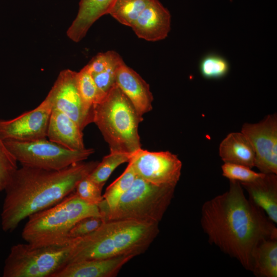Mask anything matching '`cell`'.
Here are the masks:
<instances>
[{
    "instance_id": "1",
    "label": "cell",
    "mask_w": 277,
    "mask_h": 277,
    "mask_svg": "<svg viewBox=\"0 0 277 277\" xmlns=\"http://www.w3.org/2000/svg\"><path fill=\"white\" fill-rule=\"evenodd\" d=\"M200 223L209 243L250 271L256 247L263 240L277 239L275 223L246 198L236 181L229 180L227 191L203 204Z\"/></svg>"
},
{
    "instance_id": "2",
    "label": "cell",
    "mask_w": 277,
    "mask_h": 277,
    "mask_svg": "<svg viewBox=\"0 0 277 277\" xmlns=\"http://www.w3.org/2000/svg\"><path fill=\"white\" fill-rule=\"evenodd\" d=\"M99 162H80L59 170L22 166L6 187L1 214L5 232H11L30 215L50 207L74 192Z\"/></svg>"
},
{
    "instance_id": "3",
    "label": "cell",
    "mask_w": 277,
    "mask_h": 277,
    "mask_svg": "<svg viewBox=\"0 0 277 277\" xmlns=\"http://www.w3.org/2000/svg\"><path fill=\"white\" fill-rule=\"evenodd\" d=\"M159 232L158 224L105 220L94 231L71 241L67 264L124 255L135 257L147 250Z\"/></svg>"
},
{
    "instance_id": "4",
    "label": "cell",
    "mask_w": 277,
    "mask_h": 277,
    "mask_svg": "<svg viewBox=\"0 0 277 277\" xmlns=\"http://www.w3.org/2000/svg\"><path fill=\"white\" fill-rule=\"evenodd\" d=\"M88 216L103 217L98 205L83 200L73 192L53 206L30 215L22 238L34 246L66 244L72 241L68 235L73 226Z\"/></svg>"
},
{
    "instance_id": "5",
    "label": "cell",
    "mask_w": 277,
    "mask_h": 277,
    "mask_svg": "<svg viewBox=\"0 0 277 277\" xmlns=\"http://www.w3.org/2000/svg\"><path fill=\"white\" fill-rule=\"evenodd\" d=\"M143 120L116 84L93 108V122L110 151L132 154L141 149L138 129Z\"/></svg>"
},
{
    "instance_id": "6",
    "label": "cell",
    "mask_w": 277,
    "mask_h": 277,
    "mask_svg": "<svg viewBox=\"0 0 277 277\" xmlns=\"http://www.w3.org/2000/svg\"><path fill=\"white\" fill-rule=\"evenodd\" d=\"M175 189L174 186L156 185L136 177L104 219L159 224L172 201Z\"/></svg>"
},
{
    "instance_id": "7",
    "label": "cell",
    "mask_w": 277,
    "mask_h": 277,
    "mask_svg": "<svg viewBox=\"0 0 277 277\" xmlns=\"http://www.w3.org/2000/svg\"><path fill=\"white\" fill-rule=\"evenodd\" d=\"M71 241L64 245H13L6 258L4 277H52L67 263Z\"/></svg>"
},
{
    "instance_id": "8",
    "label": "cell",
    "mask_w": 277,
    "mask_h": 277,
    "mask_svg": "<svg viewBox=\"0 0 277 277\" xmlns=\"http://www.w3.org/2000/svg\"><path fill=\"white\" fill-rule=\"evenodd\" d=\"M9 151L22 166L59 170L84 161L94 152L92 148L73 150L49 139L30 141L4 140Z\"/></svg>"
},
{
    "instance_id": "9",
    "label": "cell",
    "mask_w": 277,
    "mask_h": 277,
    "mask_svg": "<svg viewBox=\"0 0 277 277\" xmlns=\"http://www.w3.org/2000/svg\"><path fill=\"white\" fill-rule=\"evenodd\" d=\"M129 163L136 177L159 186L176 187L182 163L169 151L152 152L142 148L132 154Z\"/></svg>"
},
{
    "instance_id": "10",
    "label": "cell",
    "mask_w": 277,
    "mask_h": 277,
    "mask_svg": "<svg viewBox=\"0 0 277 277\" xmlns=\"http://www.w3.org/2000/svg\"><path fill=\"white\" fill-rule=\"evenodd\" d=\"M242 132L255 154L254 167L263 173L277 174V115H267L256 123H244Z\"/></svg>"
},
{
    "instance_id": "11",
    "label": "cell",
    "mask_w": 277,
    "mask_h": 277,
    "mask_svg": "<svg viewBox=\"0 0 277 277\" xmlns=\"http://www.w3.org/2000/svg\"><path fill=\"white\" fill-rule=\"evenodd\" d=\"M52 103L48 93L35 108L9 120H0V137L3 140L30 141L47 138Z\"/></svg>"
},
{
    "instance_id": "12",
    "label": "cell",
    "mask_w": 277,
    "mask_h": 277,
    "mask_svg": "<svg viewBox=\"0 0 277 277\" xmlns=\"http://www.w3.org/2000/svg\"><path fill=\"white\" fill-rule=\"evenodd\" d=\"M77 74L70 69L61 71L48 93L51 97L52 109L66 114L83 130L93 122V114L83 104L78 89Z\"/></svg>"
},
{
    "instance_id": "13",
    "label": "cell",
    "mask_w": 277,
    "mask_h": 277,
    "mask_svg": "<svg viewBox=\"0 0 277 277\" xmlns=\"http://www.w3.org/2000/svg\"><path fill=\"white\" fill-rule=\"evenodd\" d=\"M171 14L159 0H150L131 28L140 38L149 42L165 39L170 30Z\"/></svg>"
},
{
    "instance_id": "14",
    "label": "cell",
    "mask_w": 277,
    "mask_h": 277,
    "mask_svg": "<svg viewBox=\"0 0 277 277\" xmlns=\"http://www.w3.org/2000/svg\"><path fill=\"white\" fill-rule=\"evenodd\" d=\"M115 82L140 115L152 110L153 97L149 84L124 62L116 69Z\"/></svg>"
},
{
    "instance_id": "15",
    "label": "cell",
    "mask_w": 277,
    "mask_h": 277,
    "mask_svg": "<svg viewBox=\"0 0 277 277\" xmlns=\"http://www.w3.org/2000/svg\"><path fill=\"white\" fill-rule=\"evenodd\" d=\"M134 257L124 255L71 262L65 265L52 277H115Z\"/></svg>"
},
{
    "instance_id": "16",
    "label": "cell",
    "mask_w": 277,
    "mask_h": 277,
    "mask_svg": "<svg viewBox=\"0 0 277 277\" xmlns=\"http://www.w3.org/2000/svg\"><path fill=\"white\" fill-rule=\"evenodd\" d=\"M248 192L249 200L263 210L275 224L277 223V175L264 173L256 180L240 183Z\"/></svg>"
},
{
    "instance_id": "17",
    "label": "cell",
    "mask_w": 277,
    "mask_h": 277,
    "mask_svg": "<svg viewBox=\"0 0 277 277\" xmlns=\"http://www.w3.org/2000/svg\"><path fill=\"white\" fill-rule=\"evenodd\" d=\"M83 130L70 117L63 112L52 109L47 130L50 140L73 150L86 149Z\"/></svg>"
},
{
    "instance_id": "18",
    "label": "cell",
    "mask_w": 277,
    "mask_h": 277,
    "mask_svg": "<svg viewBox=\"0 0 277 277\" xmlns=\"http://www.w3.org/2000/svg\"><path fill=\"white\" fill-rule=\"evenodd\" d=\"M114 0H80L77 15L67 31L68 37L77 43L101 16L108 14Z\"/></svg>"
},
{
    "instance_id": "19",
    "label": "cell",
    "mask_w": 277,
    "mask_h": 277,
    "mask_svg": "<svg viewBox=\"0 0 277 277\" xmlns=\"http://www.w3.org/2000/svg\"><path fill=\"white\" fill-rule=\"evenodd\" d=\"M219 155L224 163L254 167L255 154L247 138L242 132L229 133L219 146Z\"/></svg>"
},
{
    "instance_id": "20",
    "label": "cell",
    "mask_w": 277,
    "mask_h": 277,
    "mask_svg": "<svg viewBox=\"0 0 277 277\" xmlns=\"http://www.w3.org/2000/svg\"><path fill=\"white\" fill-rule=\"evenodd\" d=\"M252 272L257 277L277 276V239L261 242L253 254Z\"/></svg>"
},
{
    "instance_id": "21",
    "label": "cell",
    "mask_w": 277,
    "mask_h": 277,
    "mask_svg": "<svg viewBox=\"0 0 277 277\" xmlns=\"http://www.w3.org/2000/svg\"><path fill=\"white\" fill-rule=\"evenodd\" d=\"M136 176L131 165H128L123 173L107 188L103 194V200L98 205L103 217L115 208L121 197L129 189Z\"/></svg>"
},
{
    "instance_id": "22",
    "label": "cell",
    "mask_w": 277,
    "mask_h": 277,
    "mask_svg": "<svg viewBox=\"0 0 277 277\" xmlns=\"http://www.w3.org/2000/svg\"><path fill=\"white\" fill-rule=\"evenodd\" d=\"M150 0H114L108 14L120 23L130 27L146 7Z\"/></svg>"
},
{
    "instance_id": "23",
    "label": "cell",
    "mask_w": 277,
    "mask_h": 277,
    "mask_svg": "<svg viewBox=\"0 0 277 277\" xmlns=\"http://www.w3.org/2000/svg\"><path fill=\"white\" fill-rule=\"evenodd\" d=\"M131 156V154L128 153L110 151L103 158L101 162H98L88 176L103 187L114 170L121 164L128 163Z\"/></svg>"
},
{
    "instance_id": "24",
    "label": "cell",
    "mask_w": 277,
    "mask_h": 277,
    "mask_svg": "<svg viewBox=\"0 0 277 277\" xmlns=\"http://www.w3.org/2000/svg\"><path fill=\"white\" fill-rule=\"evenodd\" d=\"M78 89L85 108L93 114L94 106L101 101L98 89L85 66L77 74Z\"/></svg>"
},
{
    "instance_id": "25",
    "label": "cell",
    "mask_w": 277,
    "mask_h": 277,
    "mask_svg": "<svg viewBox=\"0 0 277 277\" xmlns=\"http://www.w3.org/2000/svg\"><path fill=\"white\" fill-rule=\"evenodd\" d=\"M230 70L228 61L214 53L204 56L199 63V70L203 77L207 79H220L225 77Z\"/></svg>"
},
{
    "instance_id": "26",
    "label": "cell",
    "mask_w": 277,
    "mask_h": 277,
    "mask_svg": "<svg viewBox=\"0 0 277 277\" xmlns=\"http://www.w3.org/2000/svg\"><path fill=\"white\" fill-rule=\"evenodd\" d=\"M18 168L17 161L0 137V192L4 191Z\"/></svg>"
},
{
    "instance_id": "27",
    "label": "cell",
    "mask_w": 277,
    "mask_h": 277,
    "mask_svg": "<svg viewBox=\"0 0 277 277\" xmlns=\"http://www.w3.org/2000/svg\"><path fill=\"white\" fill-rule=\"evenodd\" d=\"M222 175L229 180L236 181L240 183H247L254 181L262 176L264 173L256 172L247 166L224 163L222 166Z\"/></svg>"
},
{
    "instance_id": "28",
    "label": "cell",
    "mask_w": 277,
    "mask_h": 277,
    "mask_svg": "<svg viewBox=\"0 0 277 277\" xmlns=\"http://www.w3.org/2000/svg\"><path fill=\"white\" fill-rule=\"evenodd\" d=\"M103 188L87 176L78 183L74 191L83 200L98 205L103 200Z\"/></svg>"
},
{
    "instance_id": "29",
    "label": "cell",
    "mask_w": 277,
    "mask_h": 277,
    "mask_svg": "<svg viewBox=\"0 0 277 277\" xmlns=\"http://www.w3.org/2000/svg\"><path fill=\"white\" fill-rule=\"evenodd\" d=\"M120 54L115 51L99 53L85 66L91 74L99 73L111 66L123 61Z\"/></svg>"
},
{
    "instance_id": "30",
    "label": "cell",
    "mask_w": 277,
    "mask_h": 277,
    "mask_svg": "<svg viewBox=\"0 0 277 277\" xmlns=\"http://www.w3.org/2000/svg\"><path fill=\"white\" fill-rule=\"evenodd\" d=\"M123 62L124 61L115 64L104 71L92 75L98 89L101 101L116 84L115 82L116 70L118 66Z\"/></svg>"
},
{
    "instance_id": "31",
    "label": "cell",
    "mask_w": 277,
    "mask_h": 277,
    "mask_svg": "<svg viewBox=\"0 0 277 277\" xmlns=\"http://www.w3.org/2000/svg\"><path fill=\"white\" fill-rule=\"evenodd\" d=\"M105 221L101 216H88L77 222L70 230V240L84 237L96 230Z\"/></svg>"
}]
</instances>
